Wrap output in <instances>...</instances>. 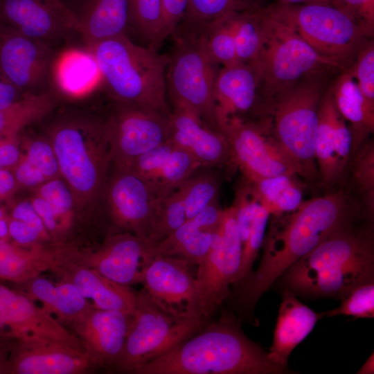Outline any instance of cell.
I'll list each match as a JSON object with an SVG mask.
<instances>
[{"mask_svg": "<svg viewBox=\"0 0 374 374\" xmlns=\"http://www.w3.org/2000/svg\"><path fill=\"white\" fill-rule=\"evenodd\" d=\"M287 367L273 364L267 353L241 328L238 317L223 312L215 321L163 355L149 362L136 374H281Z\"/></svg>", "mask_w": 374, "mask_h": 374, "instance_id": "cell-2", "label": "cell"}, {"mask_svg": "<svg viewBox=\"0 0 374 374\" xmlns=\"http://www.w3.org/2000/svg\"><path fill=\"white\" fill-rule=\"evenodd\" d=\"M229 15L211 25L200 35L213 61L222 66L240 63L237 57Z\"/></svg>", "mask_w": 374, "mask_h": 374, "instance_id": "cell-42", "label": "cell"}, {"mask_svg": "<svg viewBox=\"0 0 374 374\" xmlns=\"http://www.w3.org/2000/svg\"><path fill=\"white\" fill-rule=\"evenodd\" d=\"M31 203L42 219L47 233H55L58 232L60 227L49 204L39 195L33 198Z\"/></svg>", "mask_w": 374, "mask_h": 374, "instance_id": "cell-52", "label": "cell"}, {"mask_svg": "<svg viewBox=\"0 0 374 374\" xmlns=\"http://www.w3.org/2000/svg\"><path fill=\"white\" fill-rule=\"evenodd\" d=\"M26 152L12 172L18 186L38 187L60 175L58 162L48 139H35L26 144Z\"/></svg>", "mask_w": 374, "mask_h": 374, "instance_id": "cell-35", "label": "cell"}, {"mask_svg": "<svg viewBox=\"0 0 374 374\" xmlns=\"http://www.w3.org/2000/svg\"><path fill=\"white\" fill-rule=\"evenodd\" d=\"M251 193L269 214L295 211L302 202V188L295 176L282 175L249 182Z\"/></svg>", "mask_w": 374, "mask_h": 374, "instance_id": "cell-37", "label": "cell"}, {"mask_svg": "<svg viewBox=\"0 0 374 374\" xmlns=\"http://www.w3.org/2000/svg\"><path fill=\"white\" fill-rule=\"evenodd\" d=\"M326 75L303 80L285 91L267 105L272 115L270 131L299 166L302 177L319 175L315 160L318 109L326 89Z\"/></svg>", "mask_w": 374, "mask_h": 374, "instance_id": "cell-8", "label": "cell"}, {"mask_svg": "<svg viewBox=\"0 0 374 374\" xmlns=\"http://www.w3.org/2000/svg\"><path fill=\"white\" fill-rule=\"evenodd\" d=\"M57 81L65 91L80 93L91 85L100 74L96 62L89 51L68 53L60 61Z\"/></svg>", "mask_w": 374, "mask_h": 374, "instance_id": "cell-40", "label": "cell"}, {"mask_svg": "<svg viewBox=\"0 0 374 374\" xmlns=\"http://www.w3.org/2000/svg\"><path fill=\"white\" fill-rule=\"evenodd\" d=\"M24 95L0 72V109L9 107L20 100Z\"/></svg>", "mask_w": 374, "mask_h": 374, "instance_id": "cell-53", "label": "cell"}, {"mask_svg": "<svg viewBox=\"0 0 374 374\" xmlns=\"http://www.w3.org/2000/svg\"><path fill=\"white\" fill-rule=\"evenodd\" d=\"M348 175L357 202L366 215L374 213V143L368 139L350 156L345 176ZM344 176V177H345Z\"/></svg>", "mask_w": 374, "mask_h": 374, "instance_id": "cell-39", "label": "cell"}, {"mask_svg": "<svg viewBox=\"0 0 374 374\" xmlns=\"http://www.w3.org/2000/svg\"><path fill=\"white\" fill-rule=\"evenodd\" d=\"M167 37L172 35L183 21L189 0H161Z\"/></svg>", "mask_w": 374, "mask_h": 374, "instance_id": "cell-48", "label": "cell"}, {"mask_svg": "<svg viewBox=\"0 0 374 374\" xmlns=\"http://www.w3.org/2000/svg\"><path fill=\"white\" fill-rule=\"evenodd\" d=\"M76 15V32L88 50L97 44L126 34L130 26L129 0H85Z\"/></svg>", "mask_w": 374, "mask_h": 374, "instance_id": "cell-30", "label": "cell"}, {"mask_svg": "<svg viewBox=\"0 0 374 374\" xmlns=\"http://www.w3.org/2000/svg\"><path fill=\"white\" fill-rule=\"evenodd\" d=\"M48 136L75 202L85 204L102 196L112 165L107 119L66 114L51 124Z\"/></svg>", "mask_w": 374, "mask_h": 374, "instance_id": "cell-4", "label": "cell"}, {"mask_svg": "<svg viewBox=\"0 0 374 374\" xmlns=\"http://www.w3.org/2000/svg\"><path fill=\"white\" fill-rule=\"evenodd\" d=\"M172 35L175 44L168 55L166 87L173 105L188 108L218 132L213 99L217 64L208 53L201 35Z\"/></svg>", "mask_w": 374, "mask_h": 374, "instance_id": "cell-10", "label": "cell"}, {"mask_svg": "<svg viewBox=\"0 0 374 374\" xmlns=\"http://www.w3.org/2000/svg\"><path fill=\"white\" fill-rule=\"evenodd\" d=\"M322 313H317L301 303L287 289L282 293V300L274 334L273 344L267 353L275 365L287 367L293 350L312 330Z\"/></svg>", "mask_w": 374, "mask_h": 374, "instance_id": "cell-29", "label": "cell"}, {"mask_svg": "<svg viewBox=\"0 0 374 374\" xmlns=\"http://www.w3.org/2000/svg\"><path fill=\"white\" fill-rule=\"evenodd\" d=\"M262 8V7H261ZM264 43L255 64L260 78L259 94L267 105L299 82L343 68L318 54L292 28L261 9Z\"/></svg>", "mask_w": 374, "mask_h": 374, "instance_id": "cell-6", "label": "cell"}, {"mask_svg": "<svg viewBox=\"0 0 374 374\" xmlns=\"http://www.w3.org/2000/svg\"><path fill=\"white\" fill-rule=\"evenodd\" d=\"M341 305L333 310L322 312L323 316H352L355 318L374 317L373 281L362 284L350 292Z\"/></svg>", "mask_w": 374, "mask_h": 374, "instance_id": "cell-45", "label": "cell"}, {"mask_svg": "<svg viewBox=\"0 0 374 374\" xmlns=\"http://www.w3.org/2000/svg\"><path fill=\"white\" fill-rule=\"evenodd\" d=\"M329 89L337 110L349 123L351 156L374 131V107L364 98L348 67L342 70Z\"/></svg>", "mask_w": 374, "mask_h": 374, "instance_id": "cell-32", "label": "cell"}, {"mask_svg": "<svg viewBox=\"0 0 374 374\" xmlns=\"http://www.w3.org/2000/svg\"><path fill=\"white\" fill-rule=\"evenodd\" d=\"M170 115L146 107L116 102L115 110L107 119L114 168L127 169L136 158L167 141L171 129Z\"/></svg>", "mask_w": 374, "mask_h": 374, "instance_id": "cell-13", "label": "cell"}, {"mask_svg": "<svg viewBox=\"0 0 374 374\" xmlns=\"http://www.w3.org/2000/svg\"><path fill=\"white\" fill-rule=\"evenodd\" d=\"M54 68L52 46L0 27V72L24 94L46 91Z\"/></svg>", "mask_w": 374, "mask_h": 374, "instance_id": "cell-16", "label": "cell"}, {"mask_svg": "<svg viewBox=\"0 0 374 374\" xmlns=\"http://www.w3.org/2000/svg\"><path fill=\"white\" fill-rule=\"evenodd\" d=\"M55 104L53 93L44 91L24 95L9 107L0 109V141L17 138L26 126L50 114Z\"/></svg>", "mask_w": 374, "mask_h": 374, "instance_id": "cell-36", "label": "cell"}, {"mask_svg": "<svg viewBox=\"0 0 374 374\" xmlns=\"http://www.w3.org/2000/svg\"><path fill=\"white\" fill-rule=\"evenodd\" d=\"M8 231L10 239L21 246H30L39 238L45 236L33 226L8 217Z\"/></svg>", "mask_w": 374, "mask_h": 374, "instance_id": "cell-49", "label": "cell"}, {"mask_svg": "<svg viewBox=\"0 0 374 374\" xmlns=\"http://www.w3.org/2000/svg\"><path fill=\"white\" fill-rule=\"evenodd\" d=\"M37 195L51 206L60 227L69 220L75 199L68 184L58 179H52L38 186Z\"/></svg>", "mask_w": 374, "mask_h": 374, "instance_id": "cell-44", "label": "cell"}, {"mask_svg": "<svg viewBox=\"0 0 374 374\" xmlns=\"http://www.w3.org/2000/svg\"><path fill=\"white\" fill-rule=\"evenodd\" d=\"M229 19L239 62L255 63L260 57L264 43L262 15L260 8L233 12L229 15Z\"/></svg>", "mask_w": 374, "mask_h": 374, "instance_id": "cell-38", "label": "cell"}, {"mask_svg": "<svg viewBox=\"0 0 374 374\" xmlns=\"http://www.w3.org/2000/svg\"><path fill=\"white\" fill-rule=\"evenodd\" d=\"M368 103L374 107V43L368 41L348 67Z\"/></svg>", "mask_w": 374, "mask_h": 374, "instance_id": "cell-46", "label": "cell"}, {"mask_svg": "<svg viewBox=\"0 0 374 374\" xmlns=\"http://www.w3.org/2000/svg\"><path fill=\"white\" fill-rule=\"evenodd\" d=\"M0 335L24 343H58L84 349L74 333L33 300L1 283Z\"/></svg>", "mask_w": 374, "mask_h": 374, "instance_id": "cell-15", "label": "cell"}, {"mask_svg": "<svg viewBox=\"0 0 374 374\" xmlns=\"http://www.w3.org/2000/svg\"><path fill=\"white\" fill-rule=\"evenodd\" d=\"M8 218V215L5 210L0 206V220Z\"/></svg>", "mask_w": 374, "mask_h": 374, "instance_id": "cell-58", "label": "cell"}, {"mask_svg": "<svg viewBox=\"0 0 374 374\" xmlns=\"http://www.w3.org/2000/svg\"><path fill=\"white\" fill-rule=\"evenodd\" d=\"M262 0H189L185 17L173 34L200 35L211 25L229 14L262 7Z\"/></svg>", "mask_w": 374, "mask_h": 374, "instance_id": "cell-34", "label": "cell"}, {"mask_svg": "<svg viewBox=\"0 0 374 374\" xmlns=\"http://www.w3.org/2000/svg\"><path fill=\"white\" fill-rule=\"evenodd\" d=\"M103 193L107 212L117 229L150 240L158 220L161 199L152 187L130 170L115 168Z\"/></svg>", "mask_w": 374, "mask_h": 374, "instance_id": "cell-14", "label": "cell"}, {"mask_svg": "<svg viewBox=\"0 0 374 374\" xmlns=\"http://www.w3.org/2000/svg\"><path fill=\"white\" fill-rule=\"evenodd\" d=\"M334 6L350 15L371 37L374 30V0H335Z\"/></svg>", "mask_w": 374, "mask_h": 374, "instance_id": "cell-47", "label": "cell"}, {"mask_svg": "<svg viewBox=\"0 0 374 374\" xmlns=\"http://www.w3.org/2000/svg\"><path fill=\"white\" fill-rule=\"evenodd\" d=\"M15 340L0 335V374H6L10 353Z\"/></svg>", "mask_w": 374, "mask_h": 374, "instance_id": "cell-55", "label": "cell"}, {"mask_svg": "<svg viewBox=\"0 0 374 374\" xmlns=\"http://www.w3.org/2000/svg\"><path fill=\"white\" fill-rule=\"evenodd\" d=\"M157 245L124 232L109 236L94 252L77 255L86 265L116 283H141L145 269L157 256Z\"/></svg>", "mask_w": 374, "mask_h": 374, "instance_id": "cell-19", "label": "cell"}, {"mask_svg": "<svg viewBox=\"0 0 374 374\" xmlns=\"http://www.w3.org/2000/svg\"><path fill=\"white\" fill-rule=\"evenodd\" d=\"M373 353L366 361L362 368L358 371L357 373L360 374H371L374 372V359Z\"/></svg>", "mask_w": 374, "mask_h": 374, "instance_id": "cell-57", "label": "cell"}, {"mask_svg": "<svg viewBox=\"0 0 374 374\" xmlns=\"http://www.w3.org/2000/svg\"><path fill=\"white\" fill-rule=\"evenodd\" d=\"M228 143L232 163L249 182L282 175L302 176L295 161L273 136L267 121L233 117L220 132Z\"/></svg>", "mask_w": 374, "mask_h": 374, "instance_id": "cell-12", "label": "cell"}, {"mask_svg": "<svg viewBox=\"0 0 374 374\" xmlns=\"http://www.w3.org/2000/svg\"><path fill=\"white\" fill-rule=\"evenodd\" d=\"M98 367L83 348L58 343L15 341L6 374H80Z\"/></svg>", "mask_w": 374, "mask_h": 374, "instance_id": "cell-21", "label": "cell"}, {"mask_svg": "<svg viewBox=\"0 0 374 374\" xmlns=\"http://www.w3.org/2000/svg\"><path fill=\"white\" fill-rule=\"evenodd\" d=\"M130 26L157 50L168 37L163 22L161 0H129Z\"/></svg>", "mask_w": 374, "mask_h": 374, "instance_id": "cell-41", "label": "cell"}, {"mask_svg": "<svg viewBox=\"0 0 374 374\" xmlns=\"http://www.w3.org/2000/svg\"><path fill=\"white\" fill-rule=\"evenodd\" d=\"M315 160L321 181L330 187L344 179L352 148V134L335 104L330 89L321 96L318 109Z\"/></svg>", "mask_w": 374, "mask_h": 374, "instance_id": "cell-20", "label": "cell"}, {"mask_svg": "<svg viewBox=\"0 0 374 374\" xmlns=\"http://www.w3.org/2000/svg\"><path fill=\"white\" fill-rule=\"evenodd\" d=\"M169 141L190 154L202 167L212 168L232 163L225 137L204 123L188 108L174 105L170 115Z\"/></svg>", "mask_w": 374, "mask_h": 374, "instance_id": "cell-25", "label": "cell"}, {"mask_svg": "<svg viewBox=\"0 0 374 374\" xmlns=\"http://www.w3.org/2000/svg\"><path fill=\"white\" fill-rule=\"evenodd\" d=\"M260 78L253 63H238L218 70L213 93L214 116L219 132L233 117L255 107Z\"/></svg>", "mask_w": 374, "mask_h": 374, "instance_id": "cell-24", "label": "cell"}, {"mask_svg": "<svg viewBox=\"0 0 374 374\" xmlns=\"http://www.w3.org/2000/svg\"><path fill=\"white\" fill-rule=\"evenodd\" d=\"M220 181L213 172H195L161 200L158 227L168 235L218 198Z\"/></svg>", "mask_w": 374, "mask_h": 374, "instance_id": "cell-27", "label": "cell"}, {"mask_svg": "<svg viewBox=\"0 0 374 374\" xmlns=\"http://www.w3.org/2000/svg\"><path fill=\"white\" fill-rule=\"evenodd\" d=\"M89 51L116 102L171 114L166 101L168 55L136 44L126 34L103 41Z\"/></svg>", "mask_w": 374, "mask_h": 374, "instance_id": "cell-5", "label": "cell"}, {"mask_svg": "<svg viewBox=\"0 0 374 374\" xmlns=\"http://www.w3.org/2000/svg\"><path fill=\"white\" fill-rule=\"evenodd\" d=\"M269 215L268 211L258 202L249 235L242 244L240 265L233 284L235 286L242 283L252 272L253 262L263 243Z\"/></svg>", "mask_w": 374, "mask_h": 374, "instance_id": "cell-43", "label": "cell"}, {"mask_svg": "<svg viewBox=\"0 0 374 374\" xmlns=\"http://www.w3.org/2000/svg\"><path fill=\"white\" fill-rule=\"evenodd\" d=\"M52 271L73 283L86 299L93 302L94 308L132 315L136 293L129 285L112 281L82 263L76 254L62 253Z\"/></svg>", "mask_w": 374, "mask_h": 374, "instance_id": "cell-22", "label": "cell"}, {"mask_svg": "<svg viewBox=\"0 0 374 374\" xmlns=\"http://www.w3.org/2000/svg\"><path fill=\"white\" fill-rule=\"evenodd\" d=\"M17 187L18 184L11 170H0V202L10 198Z\"/></svg>", "mask_w": 374, "mask_h": 374, "instance_id": "cell-54", "label": "cell"}, {"mask_svg": "<svg viewBox=\"0 0 374 374\" xmlns=\"http://www.w3.org/2000/svg\"><path fill=\"white\" fill-rule=\"evenodd\" d=\"M223 213L217 198L161 240L156 254L182 258L190 267L198 265L210 249Z\"/></svg>", "mask_w": 374, "mask_h": 374, "instance_id": "cell-28", "label": "cell"}, {"mask_svg": "<svg viewBox=\"0 0 374 374\" xmlns=\"http://www.w3.org/2000/svg\"><path fill=\"white\" fill-rule=\"evenodd\" d=\"M242 244L233 205L224 209L223 216L210 249L198 265L195 278L198 311L206 323L229 299L230 286L235 282Z\"/></svg>", "mask_w": 374, "mask_h": 374, "instance_id": "cell-11", "label": "cell"}, {"mask_svg": "<svg viewBox=\"0 0 374 374\" xmlns=\"http://www.w3.org/2000/svg\"><path fill=\"white\" fill-rule=\"evenodd\" d=\"M277 3L285 4L334 3L335 0H276Z\"/></svg>", "mask_w": 374, "mask_h": 374, "instance_id": "cell-56", "label": "cell"}, {"mask_svg": "<svg viewBox=\"0 0 374 374\" xmlns=\"http://www.w3.org/2000/svg\"><path fill=\"white\" fill-rule=\"evenodd\" d=\"M190 267L182 258L157 254L145 269L141 283L164 310L179 317H200L197 283Z\"/></svg>", "mask_w": 374, "mask_h": 374, "instance_id": "cell-18", "label": "cell"}, {"mask_svg": "<svg viewBox=\"0 0 374 374\" xmlns=\"http://www.w3.org/2000/svg\"><path fill=\"white\" fill-rule=\"evenodd\" d=\"M201 167L190 154L168 140L136 158L127 170L145 179L162 199Z\"/></svg>", "mask_w": 374, "mask_h": 374, "instance_id": "cell-26", "label": "cell"}, {"mask_svg": "<svg viewBox=\"0 0 374 374\" xmlns=\"http://www.w3.org/2000/svg\"><path fill=\"white\" fill-rule=\"evenodd\" d=\"M14 289L41 302L42 308L61 323L72 326L93 307L73 283L64 280L55 284L38 276L15 285Z\"/></svg>", "mask_w": 374, "mask_h": 374, "instance_id": "cell-31", "label": "cell"}, {"mask_svg": "<svg viewBox=\"0 0 374 374\" xmlns=\"http://www.w3.org/2000/svg\"><path fill=\"white\" fill-rule=\"evenodd\" d=\"M132 315L92 307L71 326L98 366L112 367L120 356Z\"/></svg>", "mask_w": 374, "mask_h": 374, "instance_id": "cell-23", "label": "cell"}, {"mask_svg": "<svg viewBox=\"0 0 374 374\" xmlns=\"http://www.w3.org/2000/svg\"><path fill=\"white\" fill-rule=\"evenodd\" d=\"M75 12L60 0H0V27L51 46L76 32Z\"/></svg>", "mask_w": 374, "mask_h": 374, "instance_id": "cell-17", "label": "cell"}, {"mask_svg": "<svg viewBox=\"0 0 374 374\" xmlns=\"http://www.w3.org/2000/svg\"><path fill=\"white\" fill-rule=\"evenodd\" d=\"M362 213L349 192L341 188L302 201L283 224L271 226L258 269L235 286L229 297H233L240 317L253 312L262 294L292 265L327 238L355 224Z\"/></svg>", "mask_w": 374, "mask_h": 374, "instance_id": "cell-1", "label": "cell"}, {"mask_svg": "<svg viewBox=\"0 0 374 374\" xmlns=\"http://www.w3.org/2000/svg\"><path fill=\"white\" fill-rule=\"evenodd\" d=\"M60 253L37 244L24 247L10 240L0 239V280L14 285L24 283L47 270H53Z\"/></svg>", "mask_w": 374, "mask_h": 374, "instance_id": "cell-33", "label": "cell"}, {"mask_svg": "<svg viewBox=\"0 0 374 374\" xmlns=\"http://www.w3.org/2000/svg\"><path fill=\"white\" fill-rule=\"evenodd\" d=\"M267 15L292 28L318 54L346 69L371 37L344 10L332 4L271 3Z\"/></svg>", "mask_w": 374, "mask_h": 374, "instance_id": "cell-7", "label": "cell"}, {"mask_svg": "<svg viewBox=\"0 0 374 374\" xmlns=\"http://www.w3.org/2000/svg\"><path fill=\"white\" fill-rule=\"evenodd\" d=\"M8 217L24 222L37 229L44 235H47L43 222L35 211L31 202L23 201L14 205Z\"/></svg>", "mask_w": 374, "mask_h": 374, "instance_id": "cell-50", "label": "cell"}, {"mask_svg": "<svg viewBox=\"0 0 374 374\" xmlns=\"http://www.w3.org/2000/svg\"><path fill=\"white\" fill-rule=\"evenodd\" d=\"M206 324L199 317H179L164 310L143 288L136 293V306L124 346L112 368L121 373H136Z\"/></svg>", "mask_w": 374, "mask_h": 374, "instance_id": "cell-9", "label": "cell"}, {"mask_svg": "<svg viewBox=\"0 0 374 374\" xmlns=\"http://www.w3.org/2000/svg\"><path fill=\"white\" fill-rule=\"evenodd\" d=\"M371 228L351 225L325 240L282 275L295 295L344 299L357 287L373 281Z\"/></svg>", "mask_w": 374, "mask_h": 374, "instance_id": "cell-3", "label": "cell"}, {"mask_svg": "<svg viewBox=\"0 0 374 374\" xmlns=\"http://www.w3.org/2000/svg\"><path fill=\"white\" fill-rule=\"evenodd\" d=\"M21 152L17 138L0 141V170H12L18 163Z\"/></svg>", "mask_w": 374, "mask_h": 374, "instance_id": "cell-51", "label": "cell"}]
</instances>
